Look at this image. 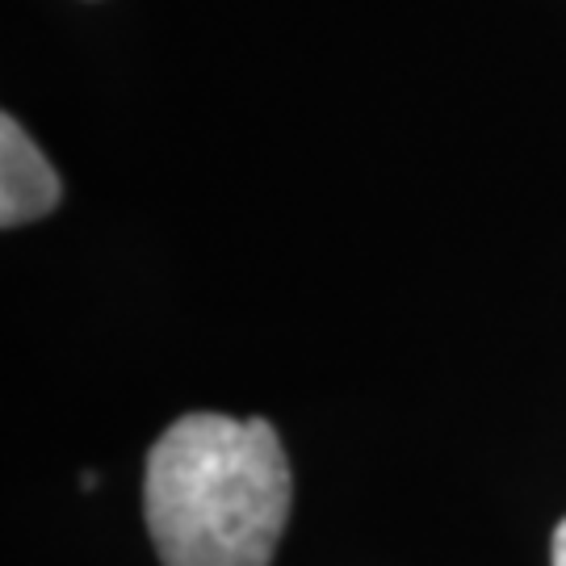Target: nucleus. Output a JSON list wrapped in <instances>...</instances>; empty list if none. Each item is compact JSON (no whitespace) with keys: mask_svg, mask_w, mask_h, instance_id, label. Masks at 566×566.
Returning a JSON list of instances; mask_svg holds the SVG:
<instances>
[{"mask_svg":"<svg viewBox=\"0 0 566 566\" xmlns=\"http://www.w3.org/2000/svg\"><path fill=\"white\" fill-rule=\"evenodd\" d=\"M60 172L13 114L0 118V227L34 223L60 206Z\"/></svg>","mask_w":566,"mask_h":566,"instance_id":"nucleus-2","label":"nucleus"},{"mask_svg":"<svg viewBox=\"0 0 566 566\" xmlns=\"http://www.w3.org/2000/svg\"><path fill=\"white\" fill-rule=\"evenodd\" d=\"M164 566H269L290 516V462L269 420L193 411L164 428L143 479Z\"/></svg>","mask_w":566,"mask_h":566,"instance_id":"nucleus-1","label":"nucleus"},{"mask_svg":"<svg viewBox=\"0 0 566 566\" xmlns=\"http://www.w3.org/2000/svg\"><path fill=\"white\" fill-rule=\"evenodd\" d=\"M549 566H566V521L554 528V542H549Z\"/></svg>","mask_w":566,"mask_h":566,"instance_id":"nucleus-3","label":"nucleus"}]
</instances>
